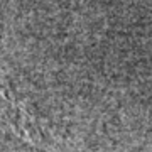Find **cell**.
Wrapping results in <instances>:
<instances>
[{
    "instance_id": "cell-1",
    "label": "cell",
    "mask_w": 152,
    "mask_h": 152,
    "mask_svg": "<svg viewBox=\"0 0 152 152\" xmlns=\"http://www.w3.org/2000/svg\"><path fill=\"white\" fill-rule=\"evenodd\" d=\"M0 130L20 139L26 144L37 147L41 151L59 152L48 142L37 122L29 115L27 110H24L20 103H17L9 95L2 83H0Z\"/></svg>"
}]
</instances>
